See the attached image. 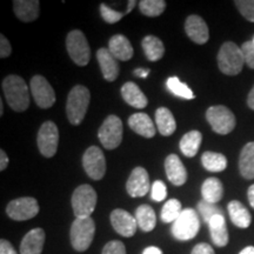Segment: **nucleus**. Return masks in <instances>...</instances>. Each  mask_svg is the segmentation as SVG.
I'll use <instances>...</instances> for the list:
<instances>
[{"label": "nucleus", "mask_w": 254, "mask_h": 254, "mask_svg": "<svg viewBox=\"0 0 254 254\" xmlns=\"http://www.w3.org/2000/svg\"><path fill=\"white\" fill-rule=\"evenodd\" d=\"M166 86L168 88V91L174 95H177V97L183 98V99L186 100L194 99V93H193L192 90L187 86L185 82L180 81L178 77L168 78L166 81Z\"/></svg>", "instance_id": "obj_33"}, {"label": "nucleus", "mask_w": 254, "mask_h": 254, "mask_svg": "<svg viewBox=\"0 0 254 254\" xmlns=\"http://www.w3.org/2000/svg\"><path fill=\"white\" fill-rule=\"evenodd\" d=\"M38 148L40 153L46 158L55 157L58 150L59 131L58 127L53 122H45L40 126L37 136Z\"/></svg>", "instance_id": "obj_10"}, {"label": "nucleus", "mask_w": 254, "mask_h": 254, "mask_svg": "<svg viewBox=\"0 0 254 254\" xmlns=\"http://www.w3.org/2000/svg\"><path fill=\"white\" fill-rule=\"evenodd\" d=\"M66 49L68 56L78 66H86L90 62L91 50L86 37L81 31H71L66 38Z\"/></svg>", "instance_id": "obj_8"}, {"label": "nucleus", "mask_w": 254, "mask_h": 254, "mask_svg": "<svg viewBox=\"0 0 254 254\" xmlns=\"http://www.w3.org/2000/svg\"><path fill=\"white\" fill-rule=\"evenodd\" d=\"M155 124H157L159 133L164 136L172 135L177 129L176 119L172 112L166 107H159L155 111Z\"/></svg>", "instance_id": "obj_27"}, {"label": "nucleus", "mask_w": 254, "mask_h": 254, "mask_svg": "<svg viewBox=\"0 0 254 254\" xmlns=\"http://www.w3.org/2000/svg\"><path fill=\"white\" fill-rule=\"evenodd\" d=\"M228 214H230L231 221L239 228L250 227L252 222V215L245 206L241 204L238 200H232L227 206Z\"/></svg>", "instance_id": "obj_25"}, {"label": "nucleus", "mask_w": 254, "mask_h": 254, "mask_svg": "<svg viewBox=\"0 0 254 254\" xmlns=\"http://www.w3.org/2000/svg\"><path fill=\"white\" fill-rule=\"evenodd\" d=\"M100 13H101V17H103L104 20L109 24L118 23L120 19L125 15L124 13H122V12L116 11V9L110 7V6L106 4L100 5Z\"/></svg>", "instance_id": "obj_38"}, {"label": "nucleus", "mask_w": 254, "mask_h": 254, "mask_svg": "<svg viewBox=\"0 0 254 254\" xmlns=\"http://www.w3.org/2000/svg\"><path fill=\"white\" fill-rule=\"evenodd\" d=\"M202 141V134L199 131H190L183 136L180 140V151L184 155L192 158L198 153L200 145Z\"/></svg>", "instance_id": "obj_31"}, {"label": "nucleus", "mask_w": 254, "mask_h": 254, "mask_svg": "<svg viewBox=\"0 0 254 254\" xmlns=\"http://www.w3.org/2000/svg\"><path fill=\"white\" fill-rule=\"evenodd\" d=\"M200 230L199 215L193 208L183 209L179 218L173 222L172 234L177 240L187 241L195 238Z\"/></svg>", "instance_id": "obj_6"}, {"label": "nucleus", "mask_w": 254, "mask_h": 254, "mask_svg": "<svg viewBox=\"0 0 254 254\" xmlns=\"http://www.w3.org/2000/svg\"><path fill=\"white\" fill-rule=\"evenodd\" d=\"M234 4L244 18L254 23V0H236Z\"/></svg>", "instance_id": "obj_37"}, {"label": "nucleus", "mask_w": 254, "mask_h": 254, "mask_svg": "<svg viewBox=\"0 0 254 254\" xmlns=\"http://www.w3.org/2000/svg\"><path fill=\"white\" fill-rule=\"evenodd\" d=\"M252 43H253V44H254V38H253V40H252Z\"/></svg>", "instance_id": "obj_53"}, {"label": "nucleus", "mask_w": 254, "mask_h": 254, "mask_svg": "<svg viewBox=\"0 0 254 254\" xmlns=\"http://www.w3.org/2000/svg\"><path fill=\"white\" fill-rule=\"evenodd\" d=\"M128 125L136 134L145 138H153L155 135V126L150 117L146 113H134L128 118Z\"/></svg>", "instance_id": "obj_23"}, {"label": "nucleus", "mask_w": 254, "mask_h": 254, "mask_svg": "<svg viewBox=\"0 0 254 254\" xmlns=\"http://www.w3.org/2000/svg\"><path fill=\"white\" fill-rule=\"evenodd\" d=\"M150 185V178H148L147 171L144 167H135L132 171L131 176L126 183L127 193L132 196V198H140L148 193L151 190Z\"/></svg>", "instance_id": "obj_14"}, {"label": "nucleus", "mask_w": 254, "mask_h": 254, "mask_svg": "<svg viewBox=\"0 0 254 254\" xmlns=\"http://www.w3.org/2000/svg\"><path fill=\"white\" fill-rule=\"evenodd\" d=\"M8 165V157L4 150L0 151V171H5Z\"/></svg>", "instance_id": "obj_45"}, {"label": "nucleus", "mask_w": 254, "mask_h": 254, "mask_svg": "<svg viewBox=\"0 0 254 254\" xmlns=\"http://www.w3.org/2000/svg\"><path fill=\"white\" fill-rule=\"evenodd\" d=\"M185 31L190 39L198 45H204L209 39L207 24L199 15L192 14L186 19Z\"/></svg>", "instance_id": "obj_16"}, {"label": "nucleus", "mask_w": 254, "mask_h": 254, "mask_svg": "<svg viewBox=\"0 0 254 254\" xmlns=\"http://www.w3.org/2000/svg\"><path fill=\"white\" fill-rule=\"evenodd\" d=\"M109 51L112 53L114 58L122 60V62L129 60L134 53L129 40L123 34H116L111 38L109 41Z\"/></svg>", "instance_id": "obj_22"}, {"label": "nucleus", "mask_w": 254, "mask_h": 254, "mask_svg": "<svg viewBox=\"0 0 254 254\" xmlns=\"http://www.w3.org/2000/svg\"><path fill=\"white\" fill-rule=\"evenodd\" d=\"M247 196H249V201H250V205L252 206L254 208V185L250 186L249 190H247Z\"/></svg>", "instance_id": "obj_49"}, {"label": "nucleus", "mask_w": 254, "mask_h": 254, "mask_svg": "<svg viewBox=\"0 0 254 254\" xmlns=\"http://www.w3.org/2000/svg\"><path fill=\"white\" fill-rule=\"evenodd\" d=\"M245 59L243 51L233 41H226L218 52L219 69L226 75H237L243 71Z\"/></svg>", "instance_id": "obj_3"}, {"label": "nucleus", "mask_w": 254, "mask_h": 254, "mask_svg": "<svg viewBox=\"0 0 254 254\" xmlns=\"http://www.w3.org/2000/svg\"><path fill=\"white\" fill-rule=\"evenodd\" d=\"M11 52H12L11 44H9L7 38H6L4 34H1V36H0V57H1L2 59L7 58V57H9V55H11Z\"/></svg>", "instance_id": "obj_42"}, {"label": "nucleus", "mask_w": 254, "mask_h": 254, "mask_svg": "<svg viewBox=\"0 0 254 254\" xmlns=\"http://www.w3.org/2000/svg\"><path fill=\"white\" fill-rule=\"evenodd\" d=\"M13 11L18 19L25 23H31L39 17L40 2L38 0H15Z\"/></svg>", "instance_id": "obj_21"}, {"label": "nucleus", "mask_w": 254, "mask_h": 254, "mask_svg": "<svg viewBox=\"0 0 254 254\" xmlns=\"http://www.w3.org/2000/svg\"><path fill=\"white\" fill-rule=\"evenodd\" d=\"M97 192L91 185H80L72 195V207L75 218H90L97 206Z\"/></svg>", "instance_id": "obj_5"}, {"label": "nucleus", "mask_w": 254, "mask_h": 254, "mask_svg": "<svg viewBox=\"0 0 254 254\" xmlns=\"http://www.w3.org/2000/svg\"><path fill=\"white\" fill-rule=\"evenodd\" d=\"M123 99L126 101L129 106L135 107V109H144L147 106L148 99L142 91L134 82L129 81L123 85L122 87Z\"/></svg>", "instance_id": "obj_24"}, {"label": "nucleus", "mask_w": 254, "mask_h": 254, "mask_svg": "<svg viewBox=\"0 0 254 254\" xmlns=\"http://www.w3.org/2000/svg\"><path fill=\"white\" fill-rule=\"evenodd\" d=\"M99 140L105 148L114 150L123 141V123L117 116H109L104 120L99 132Z\"/></svg>", "instance_id": "obj_9"}, {"label": "nucleus", "mask_w": 254, "mask_h": 254, "mask_svg": "<svg viewBox=\"0 0 254 254\" xmlns=\"http://www.w3.org/2000/svg\"><path fill=\"white\" fill-rule=\"evenodd\" d=\"M2 101H0V116H2L4 114V109H2Z\"/></svg>", "instance_id": "obj_52"}, {"label": "nucleus", "mask_w": 254, "mask_h": 254, "mask_svg": "<svg viewBox=\"0 0 254 254\" xmlns=\"http://www.w3.org/2000/svg\"><path fill=\"white\" fill-rule=\"evenodd\" d=\"M206 119L212 129L218 134H228L236 127L237 120L234 113L230 109L222 105L211 106L206 111Z\"/></svg>", "instance_id": "obj_7"}, {"label": "nucleus", "mask_w": 254, "mask_h": 254, "mask_svg": "<svg viewBox=\"0 0 254 254\" xmlns=\"http://www.w3.org/2000/svg\"><path fill=\"white\" fill-rule=\"evenodd\" d=\"M142 50H144L146 58L150 62H158L163 58L165 47L163 41L155 36H147L142 39Z\"/></svg>", "instance_id": "obj_30"}, {"label": "nucleus", "mask_w": 254, "mask_h": 254, "mask_svg": "<svg viewBox=\"0 0 254 254\" xmlns=\"http://www.w3.org/2000/svg\"><path fill=\"white\" fill-rule=\"evenodd\" d=\"M190 254H215V253L211 245H208V244L206 243H201L193 247Z\"/></svg>", "instance_id": "obj_43"}, {"label": "nucleus", "mask_w": 254, "mask_h": 254, "mask_svg": "<svg viewBox=\"0 0 254 254\" xmlns=\"http://www.w3.org/2000/svg\"><path fill=\"white\" fill-rule=\"evenodd\" d=\"M239 254H254V246H247Z\"/></svg>", "instance_id": "obj_50"}, {"label": "nucleus", "mask_w": 254, "mask_h": 254, "mask_svg": "<svg viewBox=\"0 0 254 254\" xmlns=\"http://www.w3.org/2000/svg\"><path fill=\"white\" fill-rule=\"evenodd\" d=\"M196 207H198V212L200 213V215H201L202 219H204V221L207 222V224L209 222V220L214 217V215L222 214V211L218 207L217 205L209 204V202L205 201V200L199 201L198 205H196Z\"/></svg>", "instance_id": "obj_36"}, {"label": "nucleus", "mask_w": 254, "mask_h": 254, "mask_svg": "<svg viewBox=\"0 0 254 254\" xmlns=\"http://www.w3.org/2000/svg\"><path fill=\"white\" fill-rule=\"evenodd\" d=\"M240 174L247 180L254 179V141L249 142L241 150L239 158Z\"/></svg>", "instance_id": "obj_28"}, {"label": "nucleus", "mask_w": 254, "mask_h": 254, "mask_svg": "<svg viewBox=\"0 0 254 254\" xmlns=\"http://www.w3.org/2000/svg\"><path fill=\"white\" fill-rule=\"evenodd\" d=\"M95 233L94 220L90 218H75L73 221L69 238L73 249L78 252H85L90 249Z\"/></svg>", "instance_id": "obj_4"}, {"label": "nucleus", "mask_w": 254, "mask_h": 254, "mask_svg": "<svg viewBox=\"0 0 254 254\" xmlns=\"http://www.w3.org/2000/svg\"><path fill=\"white\" fill-rule=\"evenodd\" d=\"M91 94L87 87L77 85L71 90L66 103V113L68 122L72 125H80L86 116L88 105H90Z\"/></svg>", "instance_id": "obj_2"}, {"label": "nucleus", "mask_w": 254, "mask_h": 254, "mask_svg": "<svg viewBox=\"0 0 254 254\" xmlns=\"http://www.w3.org/2000/svg\"><path fill=\"white\" fill-rule=\"evenodd\" d=\"M97 59L100 65L101 73H103V77L105 80H116L119 75L118 59L114 58L112 53L109 51V49H105V47H101V49L98 50Z\"/></svg>", "instance_id": "obj_17"}, {"label": "nucleus", "mask_w": 254, "mask_h": 254, "mask_svg": "<svg viewBox=\"0 0 254 254\" xmlns=\"http://www.w3.org/2000/svg\"><path fill=\"white\" fill-rule=\"evenodd\" d=\"M111 224L117 233L120 236L129 238L133 237L136 232L138 222L135 220V217L126 212L125 209L117 208L111 213Z\"/></svg>", "instance_id": "obj_15"}, {"label": "nucleus", "mask_w": 254, "mask_h": 254, "mask_svg": "<svg viewBox=\"0 0 254 254\" xmlns=\"http://www.w3.org/2000/svg\"><path fill=\"white\" fill-rule=\"evenodd\" d=\"M139 8L146 17H159L166 8V1L164 0H141L139 2Z\"/></svg>", "instance_id": "obj_35"}, {"label": "nucleus", "mask_w": 254, "mask_h": 254, "mask_svg": "<svg viewBox=\"0 0 254 254\" xmlns=\"http://www.w3.org/2000/svg\"><path fill=\"white\" fill-rule=\"evenodd\" d=\"M167 196V187L161 180H157L152 184L151 187V198L154 201H164Z\"/></svg>", "instance_id": "obj_39"}, {"label": "nucleus", "mask_w": 254, "mask_h": 254, "mask_svg": "<svg viewBox=\"0 0 254 254\" xmlns=\"http://www.w3.org/2000/svg\"><path fill=\"white\" fill-rule=\"evenodd\" d=\"M142 254H163V251L155 246H150V247H147V249L144 250Z\"/></svg>", "instance_id": "obj_46"}, {"label": "nucleus", "mask_w": 254, "mask_h": 254, "mask_svg": "<svg viewBox=\"0 0 254 254\" xmlns=\"http://www.w3.org/2000/svg\"><path fill=\"white\" fill-rule=\"evenodd\" d=\"M202 200L209 204H217L224 196V186L218 178L211 177L205 180L201 186Z\"/></svg>", "instance_id": "obj_26"}, {"label": "nucleus", "mask_w": 254, "mask_h": 254, "mask_svg": "<svg viewBox=\"0 0 254 254\" xmlns=\"http://www.w3.org/2000/svg\"><path fill=\"white\" fill-rule=\"evenodd\" d=\"M45 243V232L43 228H33L23 238L20 254H41Z\"/></svg>", "instance_id": "obj_19"}, {"label": "nucleus", "mask_w": 254, "mask_h": 254, "mask_svg": "<svg viewBox=\"0 0 254 254\" xmlns=\"http://www.w3.org/2000/svg\"><path fill=\"white\" fill-rule=\"evenodd\" d=\"M101 254H126L125 245L122 241L112 240L104 246Z\"/></svg>", "instance_id": "obj_41"}, {"label": "nucleus", "mask_w": 254, "mask_h": 254, "mask_svg": "<svg viewBox=\"0 0 254 254\" xmlns=\"http://www.w3.org/2000/svg\"><path fill=\"white\" fill-rule=\"evenodd\" d=\"M165 170L168 180L174 186H182L187 180V171L177 154H170L165 160Z\"/></svg>", "instance_id": "obj_18"}, {"label": "nucleus", "mask_w": 254, "mask_h": 254, "mask_svg": "<svg viewBox=\"0 0 254 254\" xmlns=\"http://www.w3.org/2000/svg\"><path fill=\"white\" fill-rule=\"evenodd\" d=\"M247 105L251 110L254 111V86L252 87V90L250 91L249 97H247Z\"/></svg>", "instance_id": "obj_48"}, {"label": "nucleus", "mask_w": 254, "mask_h": 254, "mask_svg": "<svg viewBox=\"0 0 254 254\" xmlns=\"http://www.w3.org/2000/svg\"><path fill=\"white\" fill-rule=\"evenodd\" d=\"M82 166L91 179H103L106 173V160H105L103 151L97 146L88 147L82 155Z\"/></svg>", "instance_id": "obj_12"}, {"label": "nucleus", "mask_w": 254, "mask_h": 254, "mask_svg": "<svg viewBox=\"0 0 254 254\" xmlns=\"http://www.w3.org/2000/svg\"><path fill=\"white\" fill-rule=\"evenodd\" d=\"M135 220L138 227L144 232H151L157 225V215L154 209L148 205H140L135 211Z\"/></svg>", "instance_id": "obj_29"}, {"label": "nucleus", "mask_w": 254, "mask_h": 254, "mask_svg": "<svg viewBox=\"0 0 254 254\" xmlns=\"http://www.w3.org/2000/svg\"><path fill=\"white\" fill-rule=\"evenodd\" d=\"M0 254H18L13 249V246L11 245L8 240L2 239L0 241Z\"/></svg>", "instance_id": "obj_44"}, {"label": "nucleus", "mask_w": 254, "mask_h": 254, "mask_svg": "<svg viewBox=\"0 0 254 254\" xmlns=\"http://www.w3.org/2000/svg\"><path fill=\"white\" fill-rule=\"evenodd\" d=\"M209 234H211L212 241L215 246L225 247L228 244L230 237H228V230L226 220L224 214L214 215L208 222Z\"/></svg>", "instance_id": "obj_20"}, {"label": "nucleus", "mask_w": 254, "mask_h": 254, "mask_svg": "<svg viewBox=\"0 0 254 254\" xmlns=\"http://www.w3.org/2000/svg\"><path fill=\"white\" fill-rule=\"evenodd\" d=\"M201 164L209 172H222L227 167V159L217 152H205L201 155Z\"/></svg>", "instance_id": "obj_32"}, {"label": "nucleus", "mask_w": 254, "mask_h": 254, "mask_svg": "<svg viewBox=\"0 0 254 254\" xmlns=\"http://www.w3.org/2000/svg\"><path fill=\"white\" fill-rule=\"evenodd\" d=\"M148 74H150V69L136 68L134 71V75H136V77H139V78H146Z\"/></svg>", "instance_id": "obj_47"}, {"label": "nucleus", "mask_w": 254, "mask_h": 254, "mask_svg": "<svg viewBox=\"0 0 254 254\" xmlns=\"http://www.w3.org/2000/svg\"><path fill=\"white\" fill-rule=\"evenodd\" d=\"M31 93L33 99L40 109H50L56 103V93L50 82L43 75H34L32 77L31 82Z\"/></svg>", "instance_id": "obj_13"}, {"label": "nucleus", "mask_w": 254, "mask_h": 254, "mask_svg": "<svg viewBox=\"0 0 254 254\" xmlns=\"http://www.w3.org/2000/svg\"><path fill=\"white\" fill-rule=\"evenodd\" d=\"M2 92L6 101L15 112H25L30 106V91L21 77L9 74L2 80Z\"/></svg>", "instance_id": "obj_1"}, {"label": "nucleus", "mask_w": 254, "mask_h": 254, "mask_svg": "<svg viewBox=\"0 0 254 254\" xmlns=\"http://www.w3.org/2000/svg\"><path fill=\"white\" fill-rule=\"evenodd\" d=\"M6 213L15 221H25L39 213V204L32 196H23L12 200L6 207Z\"/></svg>", "instance_id": "obj_11"}, {"label": "nucleus", "mask_w": 254, "mask_h": 254, "mask_svg": "<svg viewBox=\"0 0 254 254\" xmlns=\"http://www.w3.org/2000/svg\"><path fill=\"white\" fill-rule=\"evenodd\" d=\"M241 51H243L244 59H245V64L250 68L254 69V44L252 41H246L241 46Z\"/></svg>", "instance_id": "obj_40"}, {"label": "nucleus", "mask_w": 254, "mask_h": 254, "mask_svg": "<svg viewBox=\"0 0 254 254\" xmlns=\"http://www.w3.org/2000/svg\"><path fill=\"white\" fill-rule=\"evenodd\" d=\"M135 5H136V1H134V0H131V1H128V7H127L126 13H129V12H131L132 9L134 8Z\"/></svg>", "instance_id": "obj_51"}, {"label": "nucleus", "mask_w": 254, "mask_h": 254, "mask_svg": "<svg viewBox=\"0 0 254 254\" xmlns=\"http://www.w3.org/2000/svg\"><path fill=\"white\" fill-rule=\"evenodd\" d=\"M183 207L178 199H170L165 202L163 209H161V220L166 224L174 222L182 214Z\"/></svg>", "instance_id": "obj_34"}]
</instances>
